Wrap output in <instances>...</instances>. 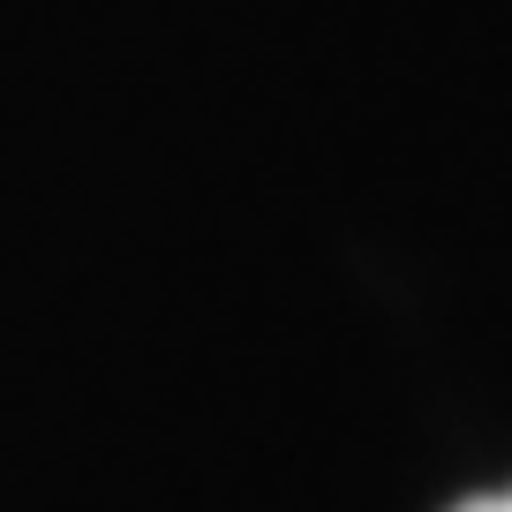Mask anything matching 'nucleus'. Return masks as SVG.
Returning <instances> with one entry per match:
<instances>
[{
    "instance_id": "1",
    "label": "nucleus",
    "mask_w": 512,
    "mask_h": 512,
    "mask_svg": "<svg viewBox=\"0 0 512 512\" xmlns=\"http://www.w3.org/2000/svg\"><path fill=\"white\" fill-rule=\"evenodd\" d=\"M452 512H512V490H490V497H467V505H452Z\"/></svg>"
}]
</instances>
